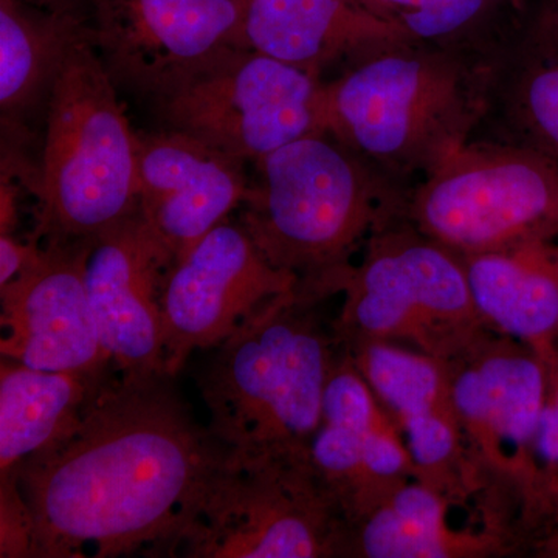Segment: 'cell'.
I'll return each mask as SVG.
<instances>
[{"label":"cell","instance_id":"obj_1","mask_svg":"<svg viewBox=\"0 0 558 558\" xmlns=\"http://www.w3.org/2000/svg\"><path fill=\"white\" fill-rule=\"evenodd\" d=\"M172 379H134L116 368L75 427L11 475L31 510L33 557L170 550L191 502L226 457Z\"/></svg>","mask_w":558,"mask_h":558},{"label":"cell","instance_id":"obj_2","mask_svg":"<svg viewBox=\"0 0 558 558\" xmlns=\"http://www.w3.org/2000/svg\"><path fill=\"white\" fill-rule=\"evenodd\" d=\"M255 165L240 223L275 267L300 279L307 303L336 293L352 255L405 216L400 183L333 135L296 140Z\"/></svg>","mask_w":558,"mask_h":558},{"label":"cell","instance_id":"obj_3","mask_svg":"<svg viewBox=\"0 0 558 558\" xmlns=\"http://www.w3.org/2000/svg\"><path fill=\"white\" fill-rule=\"evenodd\" d=\"M497 58L391 44L328 83V134L381 174L422 179L469 143L488 109Z\"/></svg>","mask_w":558,"mask_h":558},{"label":"cell","instance_id":"obj_4","mask_svg":"<svg viewBox=\"0 0 558 558\" xmlns=\"http://www.w3.org/2000/svg\"><path fill=\"white\" fill-rule=\"evenodd\" d=\"M310 304L275 301L215 348L199 388L209 435L227 457L312 465L337 357Z\"/></svg>","mask_w":558,"mask_h":558},{"label":"cell","instance_id":"obj_5","mask_svg":"<svg viewBox=\"0 0 558 558\" xmlns=\"http://www.w3.org/2000/svg\"><path fill=\"white\" fill-rule=\"evenodd\" d=\"M47 102L35 238L92 240L138 211V135L90 33L70 49Z\"/></svg>","mask_w":558,"mask_h":558},{"label":"cell","instance_id":"obj_6","mask_svg":"<svg viewBox=\"0 0 558 558\" xmlns=\"http://www.w3.org/2000/svg\"><path fill=\"white\" fill-rule=\"evenodd\" d=\"M336 292L344 293L336 330L347 344L405 343L450 362L487 333L462 256L405 219L366 242Z\"/></svg>","mask_w":558,"mask_h":558},{"label":"cell","instance_id":"obj_7","mask_svg":"<svg viewBox=\"0 0 558 558\" xmlns=\"http://www.w3.org/2000/svg\"><path fill=\"white\" fill-rule=\"evenodd\" d=\"M344 523L312 465L223 457L191 502L168 553L196 558L339 554Z\"/></svg>","mask_w":558,"mask_h":558},{"label":"cell","instance_id":"obj_8","mask_svg":"<svg viewBox=\"0 0 558 558\" xmlns=\"http://www.w3.org/2000/svg\"><path fill=\"white\" fill-rule=\"evenodd\" d=\"M403 219L461 256L556 241L558 165L510 143H465L407 194Z\"/></svg>","mask_w":558,"mask_h":558},{"label":"cell","instance_id":"obj_9","mask_svg":"<svg viewBox=\"0 0 558 558\" xmlns=\"http://www.w3.org/2000/svg\"><path fill=\"white\" fill-rule=\"evenodd\" d=\"M328 83L252 49L231 50L159 100L170 130L258 161L310 135L328 134Z\"/></svg>","mask_w":558,"mask_h":558},{"label":"cell","instance_id":"obj_10","mask_svg":"<svg viewBox=\"0 0 558 558\" xmlns=\"http://www.w3.org/2000/svg\"><path fill=\"white\" fill-rule=\"evenodd\" d=\"M90 39L117 86L159 100L245 46L248 0H80Z\"/></svg>","mask_w":558,"mask_h":558},{"label":"cell","instance_id":"obj_11","mask_svg":"<svg viewBox=\"0 0 558 558\" xmlns=\"http://www.w3.org/2000/svg\"><path fill=\"white\" fill-rule=\"evenodd\" d=\"M300 295V279L264 256L247 230L223 220L172 263L161 293L167 373L218 348L275 301Z\"/></svg>","mask_w":558,"mask_h":558},{"label":"cell","instance_id":"obj_12","mask_svg":"<svg viewBox=\"0 0 558 558\" xmlns=\"http://www.w3.org/2000/svg\"><path fill=\"white\" fill-rule=\"evenodd\" d=\"M447 365L476 464L508 476L537 501L535 447L549 387L545 360L520 341L486 333Z\"/></svg>","mask_w":558,"mask_h":558},{"label":"cell","instance_id":"obj_13","mask_svg":"<svg viewBox=\"0 0 558 558\" xmlns=\"http://www.w3.org/2000/svg\"><path fill=\"white\" fill-rule=\"evenodd\" d=\"M87 241H46L16 278L0 286L2 359L43 371L116 368L92 311Z\"/></svg>","mask_w":558,"mask_h":558},{"label":"cell","instance_id":"obj_14","mask_svg":"<svg viewBox=\"0 0 558 558\" xmlns=\"http://www.w3.org/2000/svg\"><path fill=\"white\" fill-rule=\"evenodd\" d=\"M311 462L347 526L417 480L402 432L348 352L330 371Z\"/></svg>","mask_w":558,"mask_h":558},{"label":"cell","instance_id":"obj_15","mask_svg":"<svg viewBox=\"0 0 558 558\" xmlns=\"http://www.w3.org/2000/svg\"><path fill=\"white\" fill-rule=\"evenodd\" d=\"M172 263L140 211L89 240L87 293L102 347L121 376H170L161 293Z\"/></svg>","mask_w":558,"mask_h":558},{"label":"cell","instance_id":"obj_16","mask_svg":"<svg viewBox=\"0 0 558 558\" xmlns=\"http://www.w3.org/2000/svg\"><path fill=\"white\" fill-rule=\"evenodd\" d=\"M348 354L402 432L417 480L451 502L469 497L476 462L454 405L447 362L387 341L348 344Z\"/></svg>","mask_w":558,"mask_h":558},{"label":"cell","instance_id":"obj_17","mask_svg":"<svg viewBox=\"0 0 558 558\" xmlns=\"http://www.w3.org/2000/svg\"><path fill=\"white\" fill-rule=\"evenodd\" d=\"M242 161L175 130L138 135V211L175 260L240 209Z\"/></svg>","mask_w":558,"mask_h":558},{"label":"cell","instance_id":"obj_18","mask_svg":"<svg viewBox=\"0 0 558 558\" xmlns=\"http://www.w3.org/2000/svg\"><path fill=\"white\" fill-rule=\"evenodd\" d=\"M498 142L558 165V0H539L494 64L488 109Z\"/></svg>","mask_w":558,"mask_h":558},{"label":"cell","instance_id":"obj_19","mask_svg":"<svg viewBox=\"0 0 558 558\" xmlns=\"http://www.w3.org/2000/svg\"><path fill=\"white\" fill-rule=\"evenodd\" d=\"M244 38L248 49L318 75L333 62L411 40L357 0H248Z\"/></svg>","mask_w":558,"mask_h":558},{"label":"cell","instance_id":"obj_20","mask_svg":"<svg viewBox=\"0 0 558 558\" xmlns=\"http://www.w3.org/2000/svg\"><path fill=\"white\" fill-rule=\"evenodd\" d=\"M470 292L488 329L539 357L556 351L558 242L538 241L462 256Z\"/></svg>","mask_w":558,"mask_h":558},{"label":"cell","instance_id":"obj_21","mask_svg":"<svg viewBox=\"0 0 558 558\" xmlns=\"http://www.w3.org/2000/svg\"><path fill=\"white\" fill-rule=\"evenodd\" d=\"M113 371H43L2 359L0 480L64 438Z\"/></svg>","mask_w":558,"mask_h":558},{"label":"cell","instance_id":"obj_22","mask_svg":"<svg viewBox=\"0 0 558 558\" xmlns=\"http://www.w3.org/2000/svg\"><path fill=\"white\" fill-rule=\"evenodd\" d=\"M451 501L418 480L381 499L344 526L337 556L365 558H472L497 550L494 535L459 531L450 524Z\"/></svg>","mask_w":558,"mask_h":558},{"label":"cell","instance_id":"obj_23","mask_svg":"<svg viewBox=\"0 0 558 558\" xmlns=\"http://www.w3.org/2000/svg\"><path fill=\"white\" fill-rule=\"evenodd\" d=\"M89 33L86 16L78 11H50L22 0H0L3 119L22 116L43 98L49 101L70 49Z\"/></svg>","mask_w":558,"mask_h":558},{"label":"cell","instance_id":"obj_24","mask_svg":"<svg viewBox=\"0 0 558 558\" xmlns=\"http://www.w3.org/2000/svg\"><path fill=\"white\" fill-rule=\"evenodd\" d=\"M413 43L497 58L526 16L529 0H357Z\"/></svg>","mask_w":558,"mask_h":558},{"label":"cell","instance_id":"obj_25","mask_svg":"<svg viewBox=\"0 0 558 558\" xmlns=\"http://www.w3.org/2000/svg\"><path fill=\"white\" fill-rule=\"evenodd\" d=\"M0 557H33L31 510L14 476L0 480Z\"/></svg>","mask_w":558,"mask_h":558},{"label":"cell","instance_id":"obj_26","mask_svg":"<svg viewBox=\"0 0 558 558\" xmlns=\"http://www.w3.org/2000/svg\"><path fill=\"white\" fill-rule=\"evenodd\" d=\"M39 240L22 242L13 233L0 234V286L7 284L27 267L38 253Z\"/></svg>","mask_w":558,"mask_h":558},{"label":"cell","instance_id":"obj_27","mask_svg":"<svg viewBox=\"0 0 558 558\" xmlns=\"http://www.w3.org/2000/svg\"><path fill=\"white\" fill-rule=\"evenodd\" d=\"M22 2L31 3V5L39 7V9L44 10L78 11V13H83L80 0H22Z\"/></svg>","mask_w":558,"mask_h":558},{"label":"cell","instance_id":"obj_28","mask_svg":"<svg viewBox=\"0 0 558 558\" xmlns=\"http://www.w3.org/2000/svg\"><path fill=\"white\" fill-rule=\"evenodd\" d=\"M539 556L558 558V524L553 532L543 539L538 548Z\"/></svg>","mask_w":558,"mask_h":558},{"label":"cell","instance_id":"obj_29","mask_svg":"<svg viewBox=\"0 0 558 558\" xmlns=\"http://www.w3.org/2000/svg\"><path fill=\"white\" fill-rule=\"evenodd\" d=\"M556 352H557V355H558V336H557V340H556Z\"/></svg>","mask_w":558,"mask_h":558}]
</instances>
